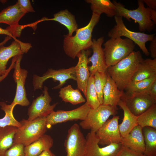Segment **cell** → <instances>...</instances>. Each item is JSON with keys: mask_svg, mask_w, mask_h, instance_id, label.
<instances>
[{"mask_svg": "<svg viewBox=\"0 0 156 156\" xmlns=\"http://www.w3.org/2000/svg\"><path fill=\"white\" fill-rule=\"evenodd\" d=\"M17 2L21 8L26 13L34 12L30 0H18Z\"/></svg>", "mask_w": 156, "mask_h": 156, "instance_id": "38", "label": "cell"}, {"mask_svg": "<svg viewBox=\"0 0 156 156\" xmlns=\"http://www.w3.org/2000/svg\"><path fill=\"white\" fill-rule=\"evenodd\" d=\"M17 128L11 126L0 127V156H4L6 151L12 146Z\"/></svg>", "mask_w": 156, "mask_h": 156, "instance_id": "27", "label": "cell"}, {"mask_svg": "<svg viewBox=\"0 0 156 156\" xmlns=\"http://www.w3.org/2000/svg\"><path fill=\"white\" fill-rule=\"evenodd\" d=\"M148 92L152 97L156 100V80L150 87Z\"/></svg>", "mask_w": 156, "mask_h": 156, "instance_id": "41", "label": "cell"}, {"mask_svg": "<svg viewBox=\"0 0 156 156\" xmlns=\"http://www.w3.org/2000/svg\"><path fill=\"white\" fill-rule=\"evenodd\" d=\"M107 67L115 65L134 51L135 44L131 40L121 37L110 38L103 44Z\"/></svg>", "mask_w": 156, "mask_h": 156, "instance_id": "4", "label": "cell"}, {"mask_svg": "<svg viewBox=\"0 0 156 156\" xmlns=\"http://www.w3.org/2000/svg\"><path fill=\"white\" fill-rule=\"evenodd\" d=\"M31 47L30 43L23 42L16 39L8 47L0 46V76L7 72L6 65L10 58L27 53Z\"/></svg>", "mask_w": 156, "mask_h": 156, "instance_id": "16", "label": "cell"}, {"mask_svg": "<svg viewBox=\"0 0 156 156\" xmlns=\"http://www.w3.org/2000/svg\"><path fill=\"white\" fill-rule=\"evenodd\" d=\"M137 121L142 128L148 127L156 129V104L138 116Z\"/></svg>", "mask_w": 156, "mask_h": 156, "instance_id": "31", "label": "cell"}, {"mask_svg": "<svg viewBox=\"0 0 156 156\" xmlns=\"http://www.w3.org/2000/svg\"><path fill=\"white\" fill-rule=\"evenodd\" d=\"M145 144L143 154L146 156H156V129L149 127L142 128Z\"/></svg>", "mask_w": 156, "mask_h": 156, "instance_id": "29", "label": "cell"}, {"mask_svg": "<svg viewBox=\"0 0 156 156\" xmlns=\"http://www.w3.org/2000/svg\"><path fill=\"white\" fill-rule=\"evenodd\" d=\"M156 75V58L143 59L139 64L130 83L137 82Z\"/></svg>", "mask_w": 156, "mask_h": 156, "instance_id": "22", "label": "cell"}, {"mask_svg": "<svg viewBox=\"0 0 156 156\" xmlns=\"http://www.w3.org/2000/svg\"><path fill=\"white\" fill-rule=\"evenodd\" d=\"M90 4L92 13L101 16L105 14L108 17L111 18L116 15V9L114 4L109 0H86Z\"/></svg>", "mask_w": 156, "mask_h": 156, "instance_id": "26", "label": "cell"}, {"mask_svg": "<svg viewBox=\"0 0 156 156\" xmlns=\"http://www.w3.org/2000/svg\"><path fill=\"white\" fill-rule=\"evenodd\" d=\"M80 127L75 123L68 130L64 142L66 156H86V140Z\"/></svg>", "mask_w": 156, "mask_h": 156, "instance_id": "10", "label": "cell"}, {"mask_svg": "<svg viewBox=\"0 0 156 156\" xmlns=\"http://www.w3.org/2000/svg\"><path fill=\"white\" fill-rule=\"evenodd\" d=\"M43 93L33 100L28 109L27 119L32 120L39 117H46L54 111L57 103L50 105L52 98L50 96L48 88L44 87Z\"/></svg>", "mask_w": 156, "mask_h": 156, "instance_id": "11", "label": "cell"}, {"mask_svg": "<svg viewBox=\"0 0 156 156\" xmlns=\"http://www.w3.org/2000/svg\"><path fill=\"white\" fill-rule=\"evenodd\" d=\"M22 55L18 56L14 68L13 77L16 83V88L15 97L11 104L15 106L18 105L22 106H27L30 104L27 97L25 86L28 72L26 70L22 68L20 66Z\"/></svg>", "mask_w": 156, "mask_h": 156, "instance_id": "13", "label": "cell"}, {"mask_svg": "<svg viewBox=\"0 0 156 156\" xmlns=\"http://www.w3.org/2000/svg\"><path fill=\"white\" fill-rule=\"evenodd\" d=\"M17 56H15L13 57L12 60V63L9 68L7 69V71L6 73L4 75L0 76V82L3 80L8 75L10 71L14 68L15 62L17 58Z\"/></svg>", "mask_w": 156, "mask_h": 156, "instance_id": "40", "label": "cell"}, {"mask_svg": "<svg viewBox=\"0 0 156 156\" xmlns=\"http://www.w3.org/2000/svg\"><path fill=\"white\" fill-rule=\"evenodd\" d=\"M108 73L96 72L94 75V86L98 99L101 105L103 103V92L106 83Z\"/></svg>", "mask_w": 156, "mask_h": 156, "instance_id": "34", "label": "cell"}, {"mask_svg": "<svg viewBox=\"0 0 156 156\" xmlns=\"http://www.w3.org/2000/svg\"><path fill=\"white\" fill-rule=\"evenodd\" d=\"M1 34L6 35L13 38L12 35L8 29H3L0 27V34Z\"/></svg>", "mask_w": 156, "mask_h": 156, "instance_id": "45", "label": "cell"}, {"mask_svg": "<svg viewBox=\"0 0 156 156\" xmlns=\"http://www.w3.org/2000/svg\"><path fill=\"white\" fill-rule=\"evenodd\" d=\"M122 145L135 152L144 153L145 150L142 128L138 125L125 136L122 137Z\"/></svg>", "mask_w": 156, "mask_h": 156, "instance_id": "19", "label": "cell"}, {"mask_svg": "<svg viewBox=\"0 0 156 156\" xmlns=\"http://www.w3.org/2000/svg\"><path fill=\"white\" fill-rule=\"evenodd\" d=\"M26 13L17 2L14 5L3 9L0 12V23L12 26L18 24V22Z\"/></svg>", "mask_w": 156, "mask_h": 156, "instance_id": "21", "label": "cell"}, {"mask_svg": "<svg viewBox=\"0 0 156 156\" xmlns=\"http://www.w3.org/2000/svg\"><path fill=\"white\" fill-rule=\"evenodd\" d=\"M118 105L122 109L124 117L122 123L118 125L119 131L122 137L127 135L136 125H138V116L133 114L128 109L125 103L121 99L118 102Z\"/></svg>", "mask_w": 156, "mask_h": 156, "instance_id": "24", "label": "cell"}, {"mask_svg": "<svg viewBox=\"0 0 156 156\" xmlns=\"http://www.w3.org/2000/svg\"><path fill=\"white\" fill-rule=\"evenodd\" d=\"M156 80V75L152 77L134 83H130L126 87L127 92L140 93L148 92L150 87Z\"/></svg>", "mask_w": 156, "mask_h": 156, "instance_id": "33", "label": "cell"}, {"mask_svg": "<svg viewBox=\"0 0 156 156\" xmlns=\"http://www.w3.org/2000/svg\"><path fill=\"white\" fill-rule=\"evenodd\" d=\"M150 18L154 24H156V11L148 7Z\"/></svg>", "mask_w": 156, "mask_h": 156, "instance_id": "43", "label": "cell"}, {"mask_svg": "<svg viewBox=\"0 0 156 156\" xmlns=\"http://www.w3.org/2000/svg\"><path fill=\"white\" fill-rule=\"evenodd\" d=\"M119 118V116H114L95 133L99 145L106 146L112 143H121L122 137L118 128Z\"/></svg>", "mask_w": 156, "mask_h": 156, "instance_id": "14", "label": "cell"}, {"mask_svg": "<svg viewBox=\"0 0 156 156\" xmlns=\"http://www.w3.org/2000/svg\"><path fill=\"white\" fill-rule=\"evenodd\" d=\"M37 156H55L50 149H47L41 153Z\"/></svg>", "mask_w": 156, "mask_h": 156, "instance_id": "44", "label": "cell"}, {"mask_svg": "<svg viewBox=\"0 0 156 156\" xmlns=\"http://www.w3.org/2000/svg\"><path fill=\"white\" fill-rule=\"evenodd\" d=\"M25 146L22 144H15L5 152L4 156H25Z\"/></svg>", "mask_w": 156, "mask_h": 156, "instance_id": "35", "label": "cell"}, {"mask_svg": "<svg viewBox=\"0 0 156 156\" xmlns=\"http://www.w3.org/2000/svg\"><path fill=\"white\" fill-rule=\"evenodd\" d=\"M117 114V110L113 107L101 104L96 109H91L86 118L79 125L84 130H90L96 133L111 116Z\"/></svg>", "mask_w": 156, "mask_h": 156, "instance_id": "7", "label": "cell"}, {"mask_svg": "<svg viewBox=\"0 0 156 156\" xmlns=\"http://www.w3.org/2000/svg\"><path fill=\"white\" fill-rule=\"evenodd\" d=\"M53 18H45L43 21L52 20L56 21L64 26L68 30L67 35L73 36V33L78 29V25L75 16L67 9L61 10L53 15Z\"/></svg>", "mask_w": 156, "mask_h": 156, "instance_id": "25", "label": "cell"}, {"mask_svg": "<svg viewBox=\"0 0 156 156\" xmlns=\"http://www.w3.org/2000/svg\"><path fill=\"white\" fill-rule=\"evenodd\" d=\"M149 52L151 57L153 59L156 58V36L150 41Z\"/></svg>", "mask_w": 156, "mask_h": 156, "instance_id": "39", "label": "cell"}, {"mask_svg": "<svg viewBox=\"0 0 156 156\" xmlns=\"http://www.w3.org/2000/svg\"><path fill=\"white\" fill-rule=\"evenodd\" d=\"M143 59L140 51H133L116 64L107 68V72L120 90L123 91L131 82Z\"/></svg>", "mask_w": 156, "mask_h": 156, "instance_id": "2", "label": "cell"}, {"mask_svg": "<svg viewBox=\"0 0 156 156\" xmlns=\"http://www.w3.org/2000/svg\"><path fill=\"white\" fill-rule=\"evenodd\" d=\"M116 9V16H121L130 21L132 19L138 24L139 30L142 32L152 31L155 28L154 23L151 20L148 7L146 8L142 0L138 1V6L135 10H129L120 2L114 0Z\"/></svg>", "mask_w": 156, "mask_h": 156, "instance_id": "5", "label": "cell"}, {"mask_svg": "<svg viewBox=\"0 0 156 156\" xmlns=\"http://www.w3.org/2000/svg\"><path fill=\"white\" fill-rule=\"evenodd\" d=\"M143 2L145 3L148 6L152 9L156 10V0H142Z\"/></svg>", "mask_w": 156, "mask_h": 156, "instance_id": "42", "label": "cell"}, {"mask_svg": "<svg viewBox=\"0 0 156 156\" xmlns=\"http://www.w3.org/2000/svg\"><path fill=\"white\" fill-rule=\"evenodd\" d=\"M100 18V15L92 13L88 23L83 27L78 28L74 36L64 35L63 48L67 56L74 59L82 51L91 48L92 44V32Z\"/></svg>", "mask_w": 156, "mask_h": 156, "instance_id": "1", "label": "cell"}, {"mask_svg": "<svg viewBox=\"0 0 156 156\" xmlns=\"http://www.w3.org/2000/svg\"><path fill=\"white\" fill-rule=\"evenodd\" d=\"M23 26L19 25V24L12 26L8 27L6 28L8 29L12 35L14 39L16 37H19L21 35L22 30L24 28Z\"/></svg>", "mask_w": 156, "mask_h": 156, "instance_id": "37", "label": "cell"}, {"mask_svg": "<svg viewBox=\"0 0 156 156\" xmlns=\"http://www.w3.org/2000/svg\"><path fill=\"white\" fill-rule=\"evenodd\" d=\"M114 17L116 25L108 32V37L115 38L125 36L137 44L146 55H149L150 53L146 47V43L152 40L155 36V34H147L130 31L124 24L122 17L116 16Z\"/></svg>", "mask_w": 156, "mask_h": 156, "instance_id": "6", "label": "cell"}, {"mask_svg": "<svg viewBox=\"0 0 156 156\" xmlns=\"http://www.w3.org/2000/svg\"><path fill=\"white\" fill-rule=\"evenodd\" d=\"M59 93V96L65 103L76 105L86 101L79 90L74 89L71 85L61 88Z\"/></svg>", "mask_w": 156, "mask_h": 156, "instance_id": "28", "label": "cell"}, {"mask_svg": "<svg viewBox=\"0 0 156 156\" xmlns=\"http://www.w3.org/2000/svg\"><path fill=\"white\" fill-rule=\"evenodd\" d=\"M49 78L52 79L54 81H58L60 82L57 86L54 87L53 89L60 88L68 80L73 79L76 81L75 66L67 69H60L58 70L49 68L41 77L34 75L32 82L34 90H41L43 88L44 82Z\"/></svg>", "mask_w": 156, "mask_h": 156, "instance_id": "9", "label": "cell"}, {"mask_svg": "<svg viewBox=\"0 0 156 156\" xmlns=\"http://www.w3.org/2000/svg\"><path fill=\"white\" fill-rule=\"evenodd\" d=\"M0 106L1 110L4 111L5 114L2 118L0 119V127L6 126H13L19 128L21 126V124L14 118L13 115V110L15 106L11 104L7 105L4 102H0Z\"/></svg>", "mask_w": 156, "mask_h": 156, "instance_id": "30", "label": "cell"}, {"mask_svg": "<svg viewBox=\"0 0 156 156\" xmlns=\"http://www.w3.org/2000/svg\"><path fill=\"white\" fill-rule=\"evenodd\" d=\"M115 156H146L143 154L134 151L126 146H122Z\"/></svg>", "mask_w": 156, "mask_h": 156, "instance_id": "36", "label": "cell"}, {"mask_svg": "<svg viewBox=\"0 0 156 156\" xmlns=\"http://www.w3.org/2000/svg\"><path fill=\"white\" fill-rule=\"evenodd\" d=\"M121 100L125 103L130 111L137 116L156 104V100L151 97L148 92H124Z\"/></svg>", "mask_w": 156, "mask_h": 156, "instance_id": "8", "label": "cell"}, {"mask_svg": "<svg viewBox=\"0 0 156 156\" xmlns=\"http://www.w3.org/2000/svg\"><path fill=\"white\" fill-rule=\"evenodd\" d=\"M85 97L86 99L85 103L91 109H96L101 105L94 87V75H90L89 78L86 86Z\"/></svg>", "mask_w": 156, "mask_h": 156, "instance_id": "32", "label": "cell"}, {"mask_svg": "<svg viewBox=\"0 0 156 156\" xmlns=\"http://www.w3.org/2000/svg\"><path fill=\"white\" fill-rule=\"evenodd\" d=\"M11 38L10 36H7L5 38L4 40L2 42L0 43V46L3 45L5 44Z\"/></svg>", "mask_w": 156, "mask_h": 156, "instance_id": "46", "label": "cell"}, {"mask_svg": "<svg viewBox=\"0 0 156 156\" xmlns=\"http://www.w3.org/2000/svg\"><path fill=\"white\" fill-rule=\"evenodd\" d=\"M91 109L85 103L76 109L69 111H54L46 117L47 128L57 124L68 121L80 120H83L86 118Z\"/></svg>", "mask_w": 156, "mask_h": 156, "instance_id": "12", "label": "cell"}, {"mask_svg": "<svg viewBox=\"0 0 156 156\" xmlns=\"http://www.w3.org/2000/svg\"><path fill=\"white\" fill-rule=\"evenodd\" d=\"M53 143L51 137L44 134L31 144L25 146V156H37L44 151L50 149Z\"/></svg>", "mask_w": 156, "mask_h": 156, "instance_id": "23", "label": "cell"}, {"mask_svg": "<svg viewBox=\"0 0 156 156\" xmlns=\"http://www.w3.org/2000/svg\"><path fill=\"white\" fill-rule=\"evenodd\" d=\"M92 44L91 48L93 52L92 56L88 59V66L90 75H94L96 72L104 73L107 71V66L103 48L102 45L104 42V37H101L97 39H92Z\"/></svg>", "mask_w": 156, "mask_h": 156, "instance_id": "17", "label": "cell"}, {"mask_svg": "<svg viewBox=\"0 0 156 156\" xmlns=\"http://www.w3.org/2000/svg\"><path fill=\"white\" fill-rule=\"evenodd\" d=\"M86 156H115L121 148V143H112L100 147L95 133L90 131L86 138Z\"/></svg>", "mask_w": 156, "mask_h": 156, "instance_id": "15", "label": "cell"}, {"mask_svg": "<svg viewBox=\"0 0 156 156\" xmlns=\"http://www.w3.org/2000/svg\"><path fill=\"white\" fill-rule=\"evenodd\" d=\"M46 117H39L31 121L25 119L21 121V126L17 128L13 144H22L25 146L44 135L47 128Z\"/></svg>", "mask_w": 156, "mask_h": 156, "instance_id": "3", "label": "cell"}, {"mask_svg": "<svg viewBox=\"0 0 156 156\" xmlns=\"http://www.w3.org/2000/svg\"><path fill=\"white\" fill-rule=\"evenodd\" d=\"M124 92L120 90L108 73L107 81L103 90V104L109 105L117 110V106Z\"/></svg>", "mask_w": 156, "mask_h": 156, "instance_id": "20", "label": "cell"}, {"mask_svg": "<svg viewBox=\"0 0 156 156\" xmlns=\"http://www.w3.org/2000/svg\"><path fill=\"white\" fill-rule=\"evenodd\" d=\"M90 53L89 49L82 51L77 56L78 62L75 66L78 88L83 92L85 97L87 84L90 76L88 66V59Z\"/></svg>", "mask_w": 156, "mask_h": 156, "instance_id": "18", "label": "cell"}]
</instances>
